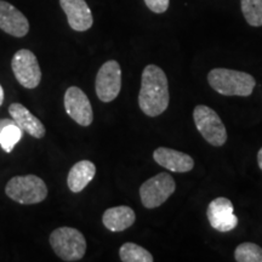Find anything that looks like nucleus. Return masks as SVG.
<instances>
[{"mask_svg": "<svg viewBox=\"0 0 262 262\" xmlns=\"http://www.w3.org/2000/svg\"><path fill=\"white\" fill-rule=\"evenodd\" d=\"M169 83L165 72L156 64L146 66L141 77L139 106L146 116L156 118L168 110Z\"/></svg>", "mask_w": 262, "mask_h": 262, "instance_id": "obj_1", "label": "nucleus"}, {"mask_svg": "<svg viewBox=\"0 0 262 262\" xmlns=\"http://www.w3.org/2000/svg\"><path fill=\"white\" fill-rule=\"evenodd\" d=\"M208 83L224 96L248 97L253 94L256 80L251 74L228 68H214L209 72Z\"/></svg>", "mask_w": 262, "mask_h": 262, "instance_id": "obj_2", "label": "nucleus"}, {"mask_svg": "<svg viewBox=\"0 0 262 262\" xmlns=\"http://www.w3.org/2000/svg\"><path fill=\"white\" fill-rule=\"evenodd\" d=\"M49 241L55 254L63 261H79L86 253V241L84 234L77 228H56L50 234Z\"/></svg>", "mask_w": 262, "mask_h": 262, "instance_id": "obj_3", "label": "nucleus"}, {"mask_svg": "<svg viewBox=\"0 0 262 262\" xmlns=\"http://www.w3.org/2000/svg\"><path fill=\"white\" fill-rule=\"evenodd\" d=\"M5 193L10 199L19 204H38L48 196V187L44 180L35 175L15 176L5 186Z\"/></svg>", "mask_w": 262, "mask_h": 262, "instance_id": "obj_4", "label": "nucleus"}, {"mask_svg": "<svg viewBox=\"0 0 262 262\" xmlns=\"http://www.w3.org/2000/svg\"><path fill=\"white\" fill-rule=\"evenodd\" d=\"M196 130L208 143L214 147L224 146L227 141V130L220 116L210 107L198 104L193 111Z\"/></svg>", "mask_w": 262, "mask_h": 262, "instance_id": "obj_5", "label": "nucleus"}, {"mask_svg": "<svg viewBox=\"0 0 262 262\" xmlns=\"http://www.w3.org/2000/svg\"><path fill=\"white\" fill-rule=\"evenodd\" d=\"M176 182L170 173L160 172L141 185L140 198L146 209H156L163 205L173 194Z\"/></svg>", "mask_w": 262, "mask_h": 262, "instance_id": "obj_6", "label": "nucleus"}, {"mask_svg": "<svg viewBox=\"0 0 262 262\" xmlns=\"http://www.w3.org/2000/svg\"><path fill=\"white\" fill-rule=\"evenodd\" d=\"M95 90L102 102H112L122 90V68L117 61L110 60L97 72Z\"/></svg>", "mask_w": 262, "mask_h": 262, "instance_id": "obj_7", "label": "nucleus"}, {"mask_svg": "<svg viewBox=\"0 0 262 262\" xmlns=\"http://www.w3.org/2000/svg\"><path fill=\"white\" fill-rule=\"evenodd\" d=\"M11 68L16 80L26 89H35L41 80L39 62L31 50L21 49L11 60Z\"/></svg>", "mask_w": 262, "mask_h": 262, "instance_id": "obj_8", "label": "nucleus"}, {"mask_svg": "<svg viewBox=\"0 0 262 262\" xmlns=\"http://www.w3.org/2000/svg\"><path fill=\"white\" fill-rule=\"evenodd\" d=\"M206 217L210 226L216 231L231 232L238 226V217L234 215V206L228 198L219 196L209 203Z\"/></svg>", "mask_w": 262, "mask_h": 262, "instance_id": "obj_9", "label": "nucleus"}, {"mask_svg": "<svg viewBox=\"0 0 262 262\" xmlns=\"http://www.w3.org/2000/svg\"><path fill=\"white\" fill-rule=\"evenodd\" d=\"M64 110L75 123L89 126L94 122V112L89 98L78 86L68 88L64 94Z\"/></svg>", "mask_w": 262, "mask_h": 262, "instance_id": "obj_10", "label": "nucleus"}, {"mask_svg": "<svg viewBox=\"0 0 262 262\" xmlns=\"http://www.w3.org/2000/svg\"><path fill=\"white\" fill-rule=\"evenodd\" d=\"M0 29L12 37L22 38L29 31V22L14 5L0 0Z\"/></svg>", "mask_w": 262, "mask_h": 262, "instance_id": "obj_11", "label": "nucleus"}, {"mask_svg": "<svg viewBox=\"0 0 262 262\" xmlns=\"http://www.w3.org/2000/svg\"><path fill=\"white\" fill-rule=\"evenodd\" d=\"M60 5L72 29L85 32L93 27V12L85 0H60Z\"/></svg>", "mask_w": 262, "mask_h": 262, "instance_id": "obj_12", "label": "nucleus"}, {"mask_svg": "<svg viewBox=\"0 0 262 262\" xmlns=\"http://www.w3.org/2000/svg\"><path fill=\"white\" fill-rule=\"evenodd\" d=\"M153 159L164 169L172 172H188L194 168V160L191 156L168 147L157 148L153 152Z\"/></svg>", "mask_w": 262, "mask_h": 262, "instance_id": "obj_13", "label": "nucleus"}, {"mask_svg": "<svg viewBox=\"0 0 262 262\" xmlns=\"http://www.w3.org/2000/svg\"><path fill=\"white\" fill-rule=\"evenodd\" d=\"M9 113L16 124L21 127L22 130L28 133L29 135L34 139H42L47 133L44 124L38 119L37 117L33 116L29 112L28 108H26L21 103H12L9 107Z\"/></svg>", "mask_w": 262, "mask_h": 262, "instance_id": "obj_14", "label": "nucleus"}, {"mask_svg": "<svg viewBox=\"0 0 262 262\" xmlns=\"http://www.w3.org/2000/svg\"><path fill=\"white\" fill-rule=\"evenodd\" d=\"M135 211L126 205L114 206L103 212V226L111 232H123L135 224Z\"/></svg>", "mask_w": 262, "mask_h": 262, "instance_id": "obj_15", "label": "nucleus"}, {"mask_svg": "<svg viewBox=\"0 0 262 262\" xmlns=\"http://www.w3.org/2000/svg\"><path fill=\"white\" fill-rule=\"evenodd\" d=\"M96 175V165L90 160H80L74 164L67 178L68 188L72 192L79 193L93 181Z\"/></svg>", "mask_w": 262, "mask_h": 262, "instance_id": "obj_16", "label": "nucleus"}, {"mask_svg": "<svg viewBox=\"0 0 262 262\" xmlns=\"http://www.w3.org/2000/svg\"><path fill=\"white\" fill-rule=\"evenodd\" d=\"M119 257L123 262H153L152 254L135 243H124L119 249Z\"/></svg>", "mask_w": 262, "mask_h": 262, "instance_id": "obj_17", "label": "nucleus"}, {"mask_svg": "<svg viewBox=\"0 0 262 262\" xmlns=\"http://www.w3.org/2000/svg\"><path fill=\"white\" fill-rule=\"evenodd\" d=\"M245 21L251 27H262V0H241Z\"/></svg>", "mask_w": 262, "mask_h": 262, "instance_id": "obj_18", "label": "nucleus"}, {"mask_svg": "<svg viewBox=\"0 0 262 262\" xmlns=\"http://www.w3.org/2000/svg\"><path fill=\"white\" fill-rule=\"evenodd\" d=\"M234 260L237 262H262V248L250 242L239 244L234 250Z\"/></svg>", "mask_w": 262, "mask_h": 262, "instance_id": "obj_19", "label": "nucleus"}, {"mask_svg": "<svg viewBox=\"0 0 262 262\" xmlns=\"http://www.w3.org/2000/svg\"><path fill=\"white\" fill-rule=\"evenodd\" d=\"M22 133H24V130L16 123L9 124V125L3 127V130L0 131V146H2V148L6 153L12 152L14 147L22 139Z\"/></svg>", "mask_w": 262, "mask_h": 262, "instance_id": "obj_20", "label": "nucleus"}, {"mask_svg": "<svg viewBox=\"0 0 262 262\" xmlns=\"http://www.w3.org/2000/svg\"><path fill=\"white\" fill-rule=\"evenodd\" d=\"M145 4L155 14H164L169 9L170 0H145Z\"/></svg>", "mask_w": 262, "mask_h": 262, "instance_id": "obj_21", "label": "nucleus"}, {"mask_svg": "<svg viewBox=\"0 0 262 262\" xmlns=\"http://www.w3.org/2000/svg\"><path fill=\"white\" fill-rule=\"evenodd\" d=\"M16 123L14 119H0V131L3 130V127H5L6 125H9V124H14Z\"/></svg>", "mask_w": 262, "mask_h": 262, "instance_id": "obj_22", "label": "nucleus"}, {"mask_svg": "<svg viewBox=\"0 0 262 262\" xmlns=\"http://www.w3.org/2000/svg\"><path fill=\"white\" fill-rule=\"evenodd\" d=\"M257 164H258V168L262 170V147L257 153Z\"/></svg>", "mask_w": 262, "mask_h": 262, "instance_id": "obj_23", "label": "nucleus"}, {"mask_svg": "<svg viewBox=\"0 0 262 262\" xmlns=\"http://www.w3.org/2000/svg\"><path fill=\"white\" fill-rule=\"evenodd\" d=\"M3 102H4V90H3V86L0 85V107H2Z\"/></svg>", "mask_w": 262, "mask_h": 262, "instance_id": "obj_24", "label": "nucleus"}]
</instances>
